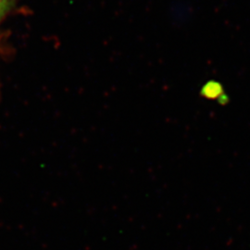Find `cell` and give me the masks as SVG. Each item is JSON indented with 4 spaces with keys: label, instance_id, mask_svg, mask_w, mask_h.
I'll return each mask as SVG.
<instances>
[{
    "label": "cell",
    "instance_id": "6da1fadb",
    "mask_svg": "<svg viewBox=\"0 0 250 250\" xmlns=\"http://www.w3.org/2000/svg\"><path fill=\"white\" fill-rule=\"evenodd\" d=\"M201 96L208 99H220L224 95V89L220 83L210 81L201 89Z\"/></svg>",
    "mask_w": 250,
    "mask_h": 250
},
{
    "label": "cell",
    "instance_id": "3957f363",
    "mask_svg": "<svg viewBox=\"0 0 250 250\" xmlns=\"http://www.w3.org/2000/svg\"><path fill=\"white\" fill-rule=\"evenodd\" d=\"M0 1H1V0H0Z\"/></svg>",
    "mask_w": 250,
    "mask_h": 250
},
{
    "label": "cell",
    "instance_id": "7a4b0ae2",
    "mask_svg": "<svg viewBox=\"0 0 250 250\" xmlns=\"http://www.w3.org/2000/svg\"><path fill=\"white\" fill-rule=\"evenodd\" d=\"M9 5V0H1V1H0V20L3 18L4 14L6 13V10L8 9Z\"/></svg>",
    "mask_w": 250,
    "mask_h": 250
}]
</instances>
